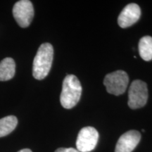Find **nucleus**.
I'll return each mask as SVG.
<instances>
[{"label": "nucleus", "mask_w": 152, "mask_h": 152, "mask_svg": "<svg viewBox=\"0 0 152 152\" xmlns=\"http://www.w3.org/2000/svg\"><path fill=\"white\" fill-rule=\"evenodd\" d=\"M54 49L49 43H44L38 49L33 61V75L37 80L47 77L50 71L53 61Z\"/></svg>", "instance_id": "obj_1"}, {"label": "nucleus", "mask_w": 152, "mask_h": 152, "mask_svg": "<svg viewBox=\"0 0 152 152\" xmlns=\"http://www.w3.org/2000/svg\"><path fill=\"white\" fill-rule=\"evenodd\" d=\"M80 82L74 75H68L63 82L62 91L60 96L61 106L66 109H71L78 103L81 96Z\"/></svg>", "instance_id": "obj_2"}, {"label": "nucleus", "mask_w": 152, "mask_h": 152, "mask_svg": "<svg viewBox=\"0 0 152 152\" xmlns=\"http://www.w3.org/2000/svg\"><path fill=\"white\" fill-rule=\"evenodd\" d=\"M128 82V74L125 71L120 70L107 74L104 77V85L109 94L118 96L125 92Z\"/></svg>", "instance_id": "obj_3"}, {"label": "nucleus", "mask_w": 152, "mask_h": 152, "mask_svg": "<svg viewBox=\"0 0 152 152\" xmlns=\"http://www.w3.org/2000/svg\"><path fill=\"white\" fill-rule=\"evenodd\" d=\"M148 100V88L145 83L140 80L131 83L128 92V106L132 109H137L146 105Z\"/></svg>", "instance_id": "obj_4"}, {"label": "nucleus", "mask_w": 152, "mask_h": 152, "mask_svg": "<svg viewBox=\"0 0 152 152\" xmlns=\"http://www.w3.org/2000/svg\"><path fill=\"white\" fill-rule=\"evenodd\" d=\"M99 133L93 127H85L81 129L76 140V147L79 152H90L97 144Z\"/></svg>", "instance_id": "obj_5"}, {"label": "nucleus", "mask_w": 152, "mask_h": 152, "mask_svg": "<svg viewBox=\"0 0 152 152\" xmlns=\"http://www.w3.org/2000/svg\"><path fill=\"white\" fill-rule=\"evenodd\" d=\"M13 15L17 23L20 27H28L34 17L33 4L28 0H20L17 1L13 8Z\"/></svg>", "instance_id": "obj_6"}, {"label": "nucleus", "mask_w": 152, "mask_h": 152, "mask_svg": "<svg viewBox=\"0 0 152 152\" xmlns=\"http://www.w3.org/2000/svg\"><path fill=\"white\" fill-rule=\"evenodd\" d=\"M141 16V9L139 5L134 3L129 4L123 9L118 18L120 27L126 28L138 21Z\"/></svg>", "instance_id": "obj_7"}, {"label": "nucleus", "mask_w": 152, "mask_h": 152, "mask_svg": "<svg viewBox=\"0 0 152 152\" xmlns=\"http://www.w3.org/2000/svg\"><path fill=\"white\" fill-rule=\"evenodd\" d=\"M141 140V134L136 130H130L120 137L115 152H132Z\"/></svg>", "instance_id": "obj_8"}, {"label": "nucleus", "mask_w": 152, "mask_h": 152, "mask_svg": "<svg viewBox=\"0 0 152 152\" xmlns=\"http://www.w3.org/2000/svg\"><path fill=\"white\" fill-rule=\"evenodd\" d=\"M16 72V64L11 58H5L0 62V81L12 79Z\"/></svg>", "instance_id": "obj_9"}, {"label": "nucleus", "mask_w": 152, "mask_h": 152, "mask_svg": "<svg viewBox=\"0 0 152 152\" xmlns=\"http://www.w3.org/2000/svg\"><path fill=\"white\" fill-rule=\"evenodd\" d=\"M138 49L142 59L146 61L152 60V37L151 36L142 37L139 42Z\"/></svg>", "instance_id": "obj_10"}, {"label": "nucleus", "mask_w": 152, "mask_h": 152, "mask_svg": "<svg viewBox=\"0 0 152 152\" xmlns=\"http://www.w3.org/2000/svg\"><path fill=\"white\" fill-rule=\"evenodd\" d=\"M18 125V119L14 115H8L0 119V137L8 135Z\"/></svg>", "instance_id": "obj_11"}, {"label": "nucleus", "mask_w": 152, "mask_h": 152, "mask_svg": "<svg viewBox=\"0 0 152 152\" xmlns=\"http://www.w3.org/2000/svg\"><path fill=\"white\" fill-rule=\"evenodd\" d=\"M55 152H79L74 148H58Z\"/></svg>", "instance_id": "obj_12"}, {"label": "nucleus", "mask_w": 152, "mask_h": 152, "mask_svg": "<svg viewBox=\"0 0 152 152\" xmlns=\"http://www.w3.org/2000/svg\"><path fill=\"white\" fill-rule=\"evenodd\" d=\"M18 152H32V151L29 149H23L20 150V151Z\"/></svg>", "instance_id": "obj_13"}]
</instances>
